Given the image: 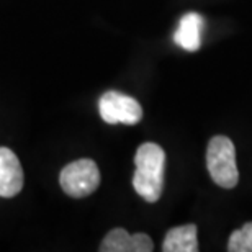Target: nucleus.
Listing matches in <instances>:
<instances>
[{
  "mask_svg": "<svg viewBox=\"0 0 252 252\" xmlns=\"http://www.w3.org/2000/svg\"><path fill=\"white\" fill-rule=\"evenodd\" d=\"M59 184L64 193L74 198H82L98 189L100 170L92 159L74 160L61 170Z\"/></svg>",
  "mask_w": 252,
  "mask_h": 252,
  "instance_id": "3",
  "label": "nucleus"
},
{
  "mask_svg": "<svg viewBox=\"0 0 252 252\" xmlns=\"http://www.w3.org/2000/svg\"><path fill=\"white\" fill-rule=\"evenodd\" d=\"M201 28L203 18L198 13H187L182 17L177 32L174 33V41L187 51H196L201 44Z\"/></svg>",
  "mask_w": 252,
  "mask_h": 252,
  "instance_id": "7",
  "label": "nucleus"
},
{
  "mask_svg": "<svg viewBox=\"0 0 252 252\" xmlns=\"http://www.w3.org/2000/svg\"><path fill=\"white\" fill-rule=\"evenodd\" d=\"M229 252H252V221L236 229L228 241Z\"/></svg>",
  "mask_w": 252,
  "mask_h": 252,
  "instance_id": "9",
  "label": "nucleus"
},
{
  "mask_svg": "<svg viewBox=\"0 0 252 252\" xmlns=\"http://www.w3.org/2000/svg\"><path fill=\"white\" fill-rule=\"evenodd\" d=\"M23 169L17 154L8 148H0V196L12 198L23 189Z\"/></svg>",
  "mask_w": 252,
  "mask_h": 252,
  "instance_id": "5",
  "label": "nucleus"
},
{
  "mask_svg": "<svg viewBox=\"0 0 252 252\" xmlns=\"http://www.w3.org/2000/svg\"><path fill=\"white\" fill-rule=\"evenodd\" d=\"M100 117L108 125H136L143 118L138 100L120 92H107L98 102Z\"/></svg>",
  "mask_w": 252,
  "mask_h": 252,
  "instance_id": "4",
  "label": "nucleus"
},
{
  "mask_svg": "<svg viewBox=\"0 0 252 252\" xmlns=\"http://www.w3.org/2000/svg\"><path fill=\"white\" fill-rule=\"evenodd\" d=\"M154 249L153 239L144 233L129 234L123 228L112 229L102 241V252H151Z\"/></svg>",
  "mask_w": 252,
  "mask_h": 252,
  "instance_id": "6",
  "label": "nucleus"
},
{
  "mask_svg": "<svg viewBox=\"0 0 252 252\" xmlns=\"http://www.w3.org/2000/svg\"><path fill=\"white\" fill-rule=\"evenodd\" d=\"M208 172L216 185L223 189H234L239 180V170L236 165V149L233 141L226 136L211 138L206 151Z\"/></svg>",
  "mask_w": 252,
  "mask_h": 252,
  "instance_id": "2",
  "label": "nucleus"
},
{
  "mask_svg": "<svg viewBox=\"0 0 252 252\" xmlns=\"http://www.w3.org/2000/svg\"><path fill=\"white\" fill-rule=\"evenodd\" d=\"M136 172L133 175V187L136 193L149 203H156L164 189L165 153L160 146L144 143L134 156Z\"/></svg>",
  "mask_w": 252,
  "mask_h": 252,
  "instance_id": "1",
  "label": "nucleus"
},
{
  "mask_svg": "<svg viewBox=\"0 0 252 252\" xmlns=\"http://www.w3.org/2000/svg\"><path fill=\"white\" fill-rule=\"evenodd\" d=\"M164 252H196L198 251V239H196V226L185 224L179 228H172L165 234Z\"/></svg>",
  "mask_w": 252,
  "mask_h": 252,
  "instance_id": "8",
  "label": "nucleus"
}]
</instances>
